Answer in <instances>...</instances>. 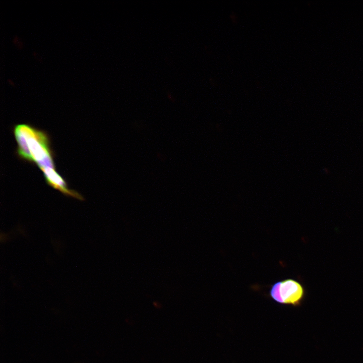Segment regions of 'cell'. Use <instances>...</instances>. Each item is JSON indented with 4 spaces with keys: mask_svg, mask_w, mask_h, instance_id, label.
<instances>
[{
    "mask_svg": "<svg viewBox=\"0 0 363 363\" xmlns=\"http://www.w3.org/2000/svg\"><path fill=\"white\" fill-rule=\"evenodd\" d=\"M20 158L35 163L42 170L55 168L48 136L44 132L27 124L16 125L14 129Z\"/></svg>",
    "mask_w": 363,
    "mask_h": 363,
    "instance_id": "obj_1",
    "label": "cell"
},
{
    "mask_svg": "<svg viewBox=\"0 0 363 363\" xmlns=\"http://www.w3.org/2000/svg\"><path fill=\"white\" fill-rule=\"evenodd\" d=\"M269 294L270 297L278 303L298 306L305 298L306 290L297 280L288 278L273 283L271 286Z\"/></svg>",
    "mask_w": 363,
    "mask_h": 363,
    "instance_id": "obj_2",
    "label": "cell"
}]
</instances>
